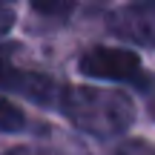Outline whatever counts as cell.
Listing matches in <instances>:
<instances>
[{
  "label": "cell",
  "mask_w": 155,
  "mask_h": 155,
  "mask_svg": "<svg viewBox=\"0 0 155 155\" xmlns=\"http://www.w3.org/2000/svg\"><path fill=\"white\" fill-rule=\"evenodd\" d=\"M61 112L75 129L92 138H118L135 121V104L118 89L66 86L58 98Z\"/></svg>",
  "instance_id": "6da1fadb"
},
{
  "label": "cell",
  "mask_w": 155,
  "mask_h": 155,
  "mask_svg": "<svg viewBox=\"0 0 155 155\" xmlns=\"http://www.w3.org/2000/svg\"><path fill=\"white\" fill-rule=\"evenodd\" d=\"M23 127H26V115L9 98L0 95V132H20Z\"/></svg>",
  "instance_id": "5b68a950"
},
{
  "label": "cell",
  "mask_w": 155,
  "mask_h": 155,
  "mask_svg": "<svg viewBox=\"0 0 155 155\" xmlns=\"http://www.w3.org/2000/svg\"><path fill=\"white\" fill-rule=\"evenodd\" d=\"M3 155H32L26 150V147H15V150H9V152H3Z\"/></svg>",
  "instance_id": "ba28073f"
},
{
  "label": "cell",
  "mask_w": 155,
  "mask_h": 155,
  "mask_svg": "<svg viewBox=\"0 0 155 155\" xmlns=\"http://www.w3.org/2000/svg\"><path fill=\"white\" fill-rule=\"evenodd\" d=\"M150 115H152V121H155V101L150 104Z\"/></svg>",
  "instance_id": "9c48e42d"
},
{
  "label": "cell",
  "mask_w": 155,
  "mask_h": 155,
  "mask_svg": "<svg viewBox=\"0 0 155 155\" xmlns=\"http://www.w3.org/2000/svg\"><path fill=\"white\" fill-rule=\"evenodd\" d=\"M32 9L43 12V15H69V12L75 9V3H40V0H35Z\"/></svg>",
  "instance_id": "8992f818"
},
{
  "label": "cell",
  "mask_w": 155,
  "mask_h": 155,
  "mask_svg": "<svg viewBox=\"0 0 155 155\" xmlns=\"http://www.w3.org/2000/svg\"><path fill=\"white\" fill-rule=\"evenodd\" d=\"M141 155H155V150H147V152H141Z\"/></svg>",
  "instance_id": "30bf717a"
},
{
  "label": "cell",
  "mask_w": 155,
  "mask_h": 155,
  "mask_svg": "<svg viewBox=\"0 0 155 155\" xmlns=\"http://www.w3.org/2000/svg\"><path fill=\"white\" fill-rule=\"evenodd\" d=\"M106 23H109V32L115 38L155 49V0L121 6L106 17Z\"/></svg>",
  "instance_id": "277c9868"
},
{
  "label": "cell",
  "mask_w": 155,
  "mask_h": 155,
  "mask_svg": "<svg viewBox=\"0 0 155 155\" xmlns=\"http://www.w3.org/2000/svg\"><path fill=\"white\" fill-rule=\"evenodd\" d=\"M12 23H15V12H12L9 6H0V35H3V32H9V29H12Z\"/></svg>",
  "instance_id": "52a82bcc"
},
{
  "label": "cell",
  "mask_w": 155,
  "mask_h": 155,
  "mask_svg": "<svg viewBox=\"0 0 155 155\" xmlns=\"http://www.w3.org/2000/svg\"><path fill=\"white\" fill-rule=\"evenodd\" d=\"M81 72L98 81L115 83H144L141 81V58L129 49H112V46H95L81 55Z\"/></svg>",
  "instance_id": "3957f363"
},
{
  "label": "cell",
  "mask_w": 155,
  "mask_h": 155,
  "mask_svg": "<svg viewBox=\"0 0 155 155\" xmlns=\"http://www.w3.org/2000/svg\"><path fill=\"white\" fill-rule=\"evenodd\" d=\"M17 55H20V43H0V92H17L40 106L55 104L52 78L20 66Z\"/></svg>",
  "instance_id": "7a4b0ae2"
}]
</instances>
